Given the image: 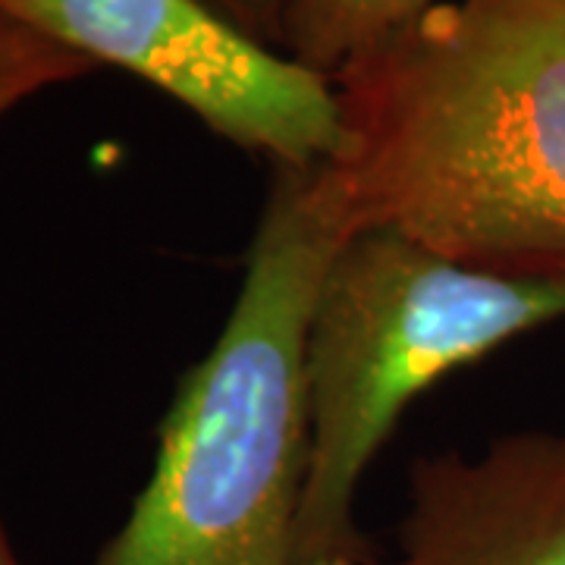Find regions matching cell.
Listing matches in <instances>:
<instances>
[{"label":"cell","instance_id":"cell-2","mask_svg":"<svg viewBox=\"0 0 565 565\" xmlns=\"http://www.w3.org/2000/svg\"><path fill=\"white\" fill-rule=\"evenodd\" d=\"M349 236L323 163L274 167L243 289L173 396L129 519L92 565H292L308 471V311Z\"/></svg>","mask_w":565,"mask_h":565},{"label":"cell","instance_id":"cell-1","mask_svg":"<svg viewBox=\"0 0 565 565\" xmlns=\"http://www.w3.org/2000/svg\"><path fill=\"white\" fill-rule=\"evenodd\" d=\"M352 233L565 280V0H440L333 76Z\"/></svg>","mask_w":565,"mask_h":565},{"label":"cell","instance_id":"cell-4","mask_svg":"<svg viewBox=\"0 0 565 565\" xmlns=\"http://www.w3.org/2000/svg\"><path fill=\"white\" fill-rule=\"evenodd\" d=\"M82 57L151 82L274 167L327 163L343 141L327 76L277 54L204 0H0Z\"/></svg>","mask_w":565,"mask_h":565},{"label":"cell","instance_id":"cell-6","mask_svg":"<svg viewBox=\"0 0 565 565\" xmlns=\"http://www.w3.org/2000/svg\"><path fill=\"white\" fill-rule=\"evenodd\" d=\"M434 3L440 0H286L280 47L330 79Z\"/></svg>","mask_w":565,"mask_h":565},{"label":"cell","instance_id":"cell-8","mask_svg":"<svg viewBox=\"0 0 565 565\" xmlns=\"http://www.w3.org/2000/svg\"><path fill=\"white\" fill-rule=\"evenodd\" d=\"M296 565H364L362 559L355 556H323V559H308V563H296Z\"/></svg>","mask_w":565,"mask_h":565},{"label":"cell","instance_id":"cell-5","mask_svg":"<svg viewBox=\"0 0 565 565\" xmlns=\"http://www.w3.org/2000/svg\"><path fill=\"white\" fill-rule=\"evenodd\" d=\"M371 565H565V424L422 456L396 550Z\"/></svg>","mask_w":565,"mask_h":565},{"label":"cell","instance_id":"cell-7","mask_svg":"<svg viewBox=\"0 0 565 565\" xmlns=\"http://www.w3.org/2000/svg\"><path fill=\"white\" fill-rule=\"evenodd\" d=\"M204 3L267 47L280 44L286 0H204Z\"/></svg>","mask_w":565,"mask_h":565},{"label":"cell","instance_id":"cell-3","mask_svg":"<svg viewBox=\"0 0 565 565\" xmlns=\"http://www.w3.org/2000/svg\"><path fill=\"white\" fill-rule=\"evenodd\" d=\"M556 321H565V280L471 270L390 230L345 236L305 327L308 471L296 563H364L355 493L405 405L449 371Z\"/></svg>","mask_w":565,"mask_h":565}]
</instances>
